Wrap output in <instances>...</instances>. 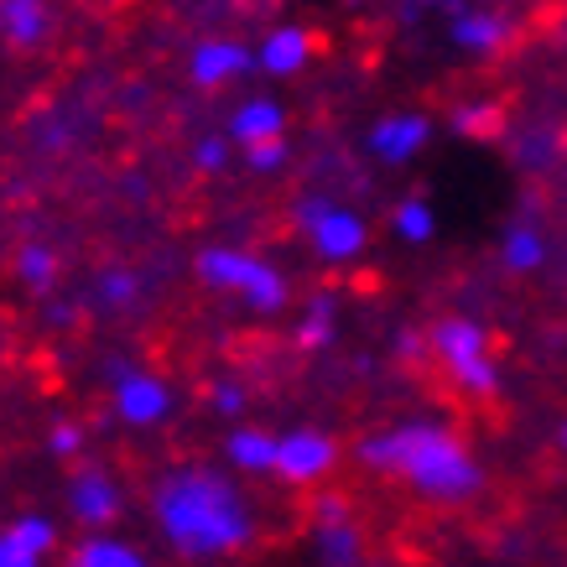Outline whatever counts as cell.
Masks as SVG:
<instances>
[{
    "mask_svg": "<svg viewBox=\"0 0 567 567\" xmlns=\"http://www.w3.org/2000/svg\"><path fill=\"white\" fill-rule=\"evenodd\" d=\"M141 511H146L156 547L183 567L235 563L266 532L256 495L245 489V480L224 458L219 464L214 458L162 464L141 489Z\"/></svg>",
    "mask_w": 567,
    "mask_h": 567,
    "instance_id": "6da1fadb",
    "label": "cell"
},
{
    "mask_svg": "<svg viewBox=\"0 0 567 567\" xmlns=\"http://www.w3.org/2000/svg\"><path fill=\"white\" fill-rule=\"evenodd\" d=\"M349 458L395 489H406L412 499L432 505V511H458L474 505L489 484L480 447L447 416H401L385 427H370L349 443Z\"/></svg>",
    "mask_w": 567,
    "mask_h": 567,
    "instance_id": "7a4b0ae2",
    "label": "cell"
},
{
    "mask_svg": "<svg viewBox=\"0 0 567 567\" xmlns=\"http://www.w3.org/2000/svg\"><path fill=\"white\" fill-rule=\"evenodd\" d=\"M427 364L447 380V391L489 406L505 391V364H499L495 333L474 312H443L427 323Z\"/></svg>",
    "mask_w": 567,
    "mask_h": 567,
    "instance_id": "3957f363",
    "label": "cell"
},
{
    "mask_svg": "<svg viewBox=\"0 0 567 567\" xmlns=\"http://www.w3.org/2000/svg\"><path fill=\"white\" fill-rule=\"evenodd\" d=\"M193 276L204 281L208 292L229 297V302H240V308L260 312V318H276L292 302L287 271L271 266L266 256H256V250H240V245H204L193 256Z\"/></svg>",
    "mask_w": 567,
    "mask_h": 567,
    "instance_id": "277c9868",
    "label": "cell"
},
{
    "mask_svg": "<svg viewBox=\"0 0 567 567\" xmlns=\"http://www.w3.org/2000/svg\"><path fill=\"white\" fill-rule=\"evenodd\" d=\"M104 406L125 432H162L177 416L183 395L162 370L115 354V360H104Z\"/></svg>",
    "mask_w": 567,
    "mask_h": 567,
    "instance_id": "5b68a950",
    "label": "cell"
},
{
    "mask_svg": "<svg viewBox=\"0 0 567 567\" xmlns=\"http://www.w3.org/2000/svg\"><path fill=\"white\" fill-rule=\"evenodd\" d=\"M308 551L318 567H364L370 563V542H364V520L344 489H312L308 505Z\"/></svg>",
    "mask_w": 567,
    "mask_h": 567,
    "instance_id": "8992f818",
    "label": "cell"
},
{
    "mask_svg": "<svg viewBox=\"0 0 567 567\" xmlns=\"http://www.w3.org/2000/svg\"><path fill=\"white\" fill-rule=\"evenodd\" d=\"M349 447L339 443V432L328 427H281L276 432V484L287 489H328L344 468Z\"/></svg>",
    "mask_w": 567,
    "mask_h": 567,
    "instance_id": "52a82bcc",
    "label": "cell"
},
{
    "mask_svg": "<svg viewBox=\"0 0 567 567\" xmlns=\"http://www.w3.org/2000/svg\"><path fill=\"white\" fill-rule=\"evenodd\" d=\"M297 224H302V240L323 266H354L370 250V224L360 208L333 204V198H302L297 204Z\"/></svg>",
    "mask_w": 567,
    "mask_h": 567,
    "instance_id": "ba28073f",
    "label": "cell"
},
{
    "mask_svg": "<svg viewBox=\"0 0 567 567\" xmlns=\"http://www.w3.org/2000/svg\"><path fill=\"white\" fill-rule=\"evenodd\" d=\"M63 516L79 532H115L125 516V484L110 464H69L63 480Z\"/></svg>",
    "mask_w": 567,
    "mask_h": 567,
    "instance_id": "9c48e42d",
    "label": "cell"
},
{
    "mask_svg": "<svg viewBox=\"0 0 567 567\" xmlns=\"http://www.w3.org/2000/svg\"><path fill=\"white\" fill-rule=\"evenodd\" d=\"M58 551H63V532L42 511L0 520V567H52Z\"/></svg>",
    "mask_w": 567,
    "mask_h": 567,
    "instance_id": "30bf717a",
    "label": "cell"
},
{
    "mask_svg": "<svg viewBox=\"0 0 567 567\" xmlns=\"http://www.w3.org/2000/svg\"><path fill=\"white\" fill-rule=\"evenodd\" d=\"M432 141V121L427 115H385V121L370 125V136H364V152L375 156L380 167H406V162H416V156L427 152Z\"/></svg>",
    "mask_w": 567,
    "mask_h": 567,
    "instance_id": "8fae6325",
    "label": "cell"
},
{
    "mask_svg": "<svg viewBox=\"0 0 567 567\" xmlns=\"http://www.w3.org/2000/svg\"><path fill=\"white\" fill-rule=\"evenodd\" d=\"M219 458L240 480H271L276 474V432L260 422H229L219 437Z\"/></svg>",
    "mask_w": 567,
    "mask_h": 567,
    "instance_id": "7c38bea8",
    "label": "cell"
},
{
    "mask_svg": "<svg viewBox=\"0 0 567 567\" xmlns=\"http://www.w3.org/2000/svg\"><path fill=\"white\" fill-rule=\"evenodd\" d=\"M63 567H156V557L125 532H79V542L63 551Z\"/></svg>",
    "mask_w": 567,
    "mask_h": 567,
    "instance_id": "4fadbf2b",
    "label": "cell"
},
{
    "mask_svg": "<svg viewBox=\"0 0 567 567\" xmlns=\"http://www.w3.org/2000/svg\"><path fill=\"white\" fill-rule=\"evenodd\" d=\"M250 63H256V52H245L240 42H204V48H193L188 73L198 89H224L235 84Z\"/></svg>",
    "mask_w": 567,
    "mask_h": 567,
    "instance_id": "5bb4252c",
    "label": "cell"
},
{
    "mask_svg": "<svg viewBox=\"0 0 567 567\" xmlns=\"http://www.w3.org/2000/svg\"><path fill=\"white\" fill-rule=\"evenodd\" d=\"M281 131H287V110L276 100H245L235 104V115H229V131L224 136L235 141V146H260V141H281Z\"/></svg>",
    "mask_w": 567,
    "mask_h": 567,
    "instance_id": "9a60e30c",
    "label": "cell"
},
{
    "mask_svg": "<svg viewBox=\"0 0 567 567\" xmlns=\"http://www.w3.org/2000/svg\"><path fill=\"white\" fill-rule=\"evenodd\" d=\"M308 58H312V37L302 32V27H276V32L260 42L256 69L271 73V79H292V73L308 69Z\"/></svg>",
    "mask_w": 567,
    "mask_h": 567,
    "instance_id": "2e32d148",
    "label": "cell"
},
{
    "mask_svg": "<svg viewBox=\"0 0 567 567\" xmlns=\"http://www.w3.org/2000/svg\"><path fill=\"white\" fill-rule=\"evenodd\" d=\"M333 339H339V297L318 292L308 308H302V318L292 323V344L302 349V354H323Z\"/></svg>",
    "mask_w": 567,
    "mask_h": 567,
    "instance_id": "e0dca14e",
    "label": "cell"
},
{
    "mask_svg": "<svg viewBox=\"0 0 567 567\" xmlns=\"http://www.w3.org/2000/svg\"><path fill=\"white\" fill-rule=\"evenodd\" d=\"M499 266L516 276H532L547 266V235L536 224H511L505 240H499Z\"/></svg>",
    "mask_w": 567,
    "mask_h": 567,
    "instance_id": "ac0fdd59",
    "label": "cell"
},
{
    "mask_svg": "<svg viewBox=\"0 0 567 567\" xmlns=\"http://www.w3.org/2000/svg\"><path fill=\"white\" fill-rule=\"evenodd\" d=\"M0 37L17 48H37L48 37V6L42 0H0Z\"/></svg>",
    "mask_w": 567,
    "mask_h": 567,
    "instance_id": "d6986e66",
    "label": "cell"
},
{
    "mask_svg": "<svg viewBox=\"0 0 567 567\" xmlns=\"http://www.w3.org/2000/svg\"><path fill=\"white\" fill-rule=\"evenodd\" d=\"M505 37H511V27L495 11H458L453 17V42L464 52H495Z\"/></svg>",
    "mask_w": 567,
    "mask_h": 567,
    "instance_id": "ffe728a7",
    "label": "cell"
},
{
    "mask_svg": "<svg viewBox=\"0 0 567 567\" xmlns=\"http://www.w3.org/2000/svg\"><path fill=\"white\" fill-rule=\"evenodd\" d=\"M391 229L401 245H427L432 235H437V214H432V204L422 193H406V198L391 208Z\"/></svg>",
    "mask_w": 567,
    "mask_h": 567,
    "instance_id": "44dd1931",
    "label": "cell"
},
{
    "mask_svg": "<svg viewBox=\"0 0 567 567\" xmlns=\"http://www.w3.org/2000/svg\"><path fill=\"white\" fill-rule=\"evenodd\" d=\"M58 250H48V245H21L17 250V281L27 287V292L48 297L52 287H58Z\"/></svg>",
    "mask_w": 567,
    "mask_h": 567,
    "instance_id": "7402d4cb",
    "label": "cell"
},
{
    "mask_svg": "<svg viewBox=\"0 0 567 567\" xmlns=\"http://www.w3.org/2000/svg\"><path fill=\"white\" fill-rule=\"evenodd\" d=\"M204 406L214 416H224V422H245V412H250V385L235 375H214L204 385Z\"/></svg>",
    "mask_w": 567,
    "mask_h": 567,
    "instance_id": "603a6c76",
    "label": "cell"
},
{
    "mask_svg": "<svg viewBox=\"0 0 567 567\" xmlns=\"http://www.w3.org/2000/svg\"><path fill=\"white\" fill-rule=\"evenodd\" d=\"M94 297H100L110 312H125L141 302V276L125 271V266H110V271H100V281H94Z\"/></svg>",
    "mask_w": 567,
    "mask_h": 567,
    "instance_id": "cb8c5ba5",
    "label": "cell"
},
{
    "mask_svg": "<svg viewBox=\"0 0 567 567\" xmlns=\"http://www.w3.org/2000/svg\"><path fill=\"white\" fill-rule=\"evenodd\" d=\"M42 447H48V458H58V464H84L89 453V427L84 422H52L48 437H42Z\"/></svg>",
    "mask_w": 567,
    "mask_h": 567,
    "instance_id": "d4e9b609",
    "label": "cell"
},
{
    "mask_svg": "<svg viewBox=\"0 0 567 567\" xmlns=\"http://www.w3.org/2000/svg\"><path fill=\"white\" fill-rule=\"evenodd\" d=\"M453 131L468 141H484V136H495L499 131V110L495 104H458L453 110Z\"/></svg>",
    "mask_w": 567,
    "mask_h": 567,
    "instance_id": "484cf974",
    "label": "cell"
},
{
    "mask_svg": "<svg viewBox=\"0 0 567 567\" xmlns=\"http://www.w3.org/2000/svg\"><path fill=\"white\" fill-rule=\"evenodd\" d=\"M229 146H235L229 136H204L198 146H193V167H198V173H224V162H229Z\"/></svg>",
    "mask_w": 567,
    "mask_h": 567,
    "instance_id": "4316f807",
    "label": "cell"
},
{
    "mask_svg": "<svg viewBox=\"0 0 567 567\" xmlns=\"http://www.w3.org/2000/svg\"><path fill=\"white\" fill-rule=\"evenodd\" d=\"M281 162H287V136L260 141V146H245V167H250V173H276Z\"/></svg>",
    "mask_w": 567,
    "mask_h": 567,
    "instance_id": "83f0119b",
    "label": "cell"
},
{
    "mask_svg": "<svg viewBox=\"0 0 567 567\" xmlns=\"http://www.w3.org/2000/svg\"><path fill=\"white\" fill-rule=\"evenodd\" d=\"M557 447H563V453H567V416H563V422H557Z\"/></svg>",
    "mask_w": 567,
    "mask_h": 567,
    "instance_id": "f1b7e54d",
    "label": "cell"
},
{
    "mask_svg": "<svg viewBox=\"0 0 567 567\" xmlns=\"http://www.w3.org/2000/svg\"><path fill=\"white\" fill-rule=\"evenodd\" d=\"M412 6H443V0H412Z\"/></svg>",
    "mask_w": 567,
    "mask_h": 567,
    "instance_id": "f546056e",
    "label": "cell"
}]
</instances>
